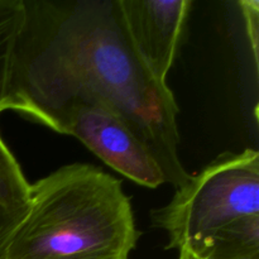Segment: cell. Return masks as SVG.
<instances>
[{
	"label": "cell",
	"instance_id": "1",
	"mask_svg": "<svg viewBox=\"0 0 259 259\" xmlns=\"http://www.w3.org/2000/svg\"><path fill=\"white\" fill-rule=\"evenodd\" d=\"M25 5L8 110L48 126L72 105L106 106L146 144L166 182L184 187L191 175L179 156V106L134 51L118 0Z\"/></svg>",
	"mask_w": 259,
	"mask_h": 259
},
{
	"label": "cell",
	"instance_id": "2",
	"mask_svg": "<svg viewBox=\"0 0 259 259\" xmlns=\"http://www.w3.org/2000/svg\"><path fill=\"white\" fill-rule=\"evenodd\" d=\"M138 238L121 182L73 163L30 185L7 259H129Z\"/></svg>",
	"mask_w": 259,
	"mask_h": 259
},
{
	"label": "cell",
	"instance_id": "3",
	"mask_svg": "<svg viewBox=\"0 0 259 259\" xmlns=\"http://www.w3.org/2000/svg\"><path fill=\"white\" fill-rule=\"evenodd\" d=\"M179 259H259V153L227 152L152 211Z\"/></svg>",
	"mask_w": 259,
	"mask_h": 259
},
{
	"label": "cell",
	"instance_id": "4",
	"mask_svg": "<svg viewBox=\"0 0 259 259\" xmlns=\"http://www.w3.org/2000/svg\"><path fill=\"white\" fill-rule=\"evenodd\" d=\"M48 128L77 138L101 161L136 184L156 189L166 182L146 144L106 106L72 105L57 114Z\"/></svg>",
	"mask_w": 259,
	"mask_h": 259
},
{
	"label": "cell",
	"instance_id": "5",
	"mask_svg": "<svg viewBox=\"0 0 259 259\" xmlns=\"http://www.w3.org/2000/svg\"><path fill=\"white\" fill-rule=\"evenodd\" d=\"M192 4L191 0H118L134 51L161 82L167 83Z\"/></svg>",
	"mask_w": 259,
	"mask_h": 259
},
{
	"label": "cell",
	"instance_id": "6",
	"mask_svg": "<svg viewBox=\"0 0 259 259\" xmlns=\"http://www.w3.org/2000/svg\"><path fill=\"white\" fill-rule=\"evenodd\" d=\"M25 19V0H0V113L8 110L15 56Z\"/></svg>",
	"mask_w": 259,
	"mask_h": 259
},
{
	"label": "cell",
	"instance_id": "7",
	"mask_svg": "<svg viewBox=\"0 0 259 259\" xmlns=\"http://www.w3.org/2000/svg\"><path fill=\"white\" fill-rule=\"evenodd\" d=\"M30 184L0 137V202L15 209L28 206Z\"/></svg>",
	"mask_w": 259,
	"mask_h": 259
},
{
	"label": "cell",
	"instance_id": "8",
	"mask_svg": "<svg viewBox=\"0 0 259 259\" xmlns=\"http://www.w3.org/2000/svg\"><path fill=\"white\" fill-rule=\"evenodd\" d=\"M25 212L27 207L15 209L0 202V259H7L10 239L24 218Z\"/></svg>",
	"mask_w": 259,
	"mask_h": 259
},
{
	"label": "cell",
	"instance_id": "9",
	"mask_svg": "<svg viewBox=\"0 0 259 259\" xmlns=\"http://www.w3.org/2000/svg\"><path fill=\"white\" fill-rule=\"evenodd\" d=\"M244 17L245 29L250 40L253 57H254L255 67L258 66V39H259V2L257 0H245L239 2Z\"/></svg>",
	"mask_w": 259,
	"mask_h": 259
}]
</instances>
